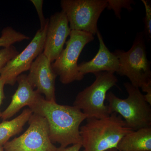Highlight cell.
I'll return each mask as SVG.
<instances>
[{
	"mask_svg": "<svg viewBox=\"0 0 151 151\" xmlns=\"http://www.w3.org/2000/svg\"><path fill=\"white\" fill-rule=\"evenodd\" d=\"M33 113L46 119L52 142L58 143L60 147L81 144L80 126L87 117L74 106L61 105L56 101L46 100L41 95L29 107Z\"/></svg>",
	"mask_w": 151,
	"mask_h": 151,
	"instance_id": "6da1fadb",
	"label": "cell"
},
{
	"mask_svg": "<svg viewBox=\"0 0 151 151\" xmlns=\"http://www.w3.org/2000/svg\"><path fill=\"white\" fill-rule=\"evenodd\" d=\"M80 127L83 151H105L117 148L120 140L133 131L119 114L112 113L101 119H87Z\"/></svg>",
	"mask_w": 151,
	"mask_h": 151,
	"instance_id": "7a4b0ae2",
	"label": "cell"
},
{
	"mask_svg": "<svg viewBox=\"0 0 151 151\" xmlns=\"http://www.w3.org/2000/svg\"><path fill=\"white\" fill-rule=\"evenodd\" d=\"M124 86L128 94L126 99L117 97L111 91L107 93L110 114L115 113L122 116L133 131L151 127V105L146 102L144 94L129 82L124 83Z\"/></svg>",
	"mask_w": 151,
	"mask_h": 151,
	"instance_id": "3957f363",
	"label": "cell"
},
{
	"mask_svg": "<svg viewBox=\"0 0 151 151\" xmlns=\"http://www.w3.org/2000/svg\"><path fill=\"white\" fill-rule=\"evenodd\" d=\"M144 36V33H139L128 51L117 49L113 52L119 61L116 73L127 76L131 84L138 88L151 82V62L147 57Z\"/></svg>",
	"mask_w": 151,
	"mask_h": 151,
	"instance_id": "277c9868",
	"label": "cell"
},
{
	"mask_svg": "<svg viewBox=\"0 0 151 151\" xmlns=\"http://www.w3.org/2000/svg\"><path fill=\"white\" fill-rule=\"evenodd\" d=\"M94 74L95 81L78 93L73 105L80 109L87 119H103L111 115L105 101L108 91L117 85L118 78L114 73L106 71Z\"/></svg>",
	"mask_w": 151,
	"mask_h": 151,
	"instance_id": "5b68a950",
	"label": "cell"
},
{
	"mask_svg": "<svg viewBox=\"0 0 151 151\" xmlns=\"http://www.w3.org/2000/svg\"><path fill=\"white\" fill-rule=\"evenodd\" d=\"M65 48L51 63L55 73L64 84L81 81L84 78L78 70V58L84 47L94 38L91 34L80 31L71 30Z\"/></svg>",
	"mask_w": 151,
	"mask_h": 151,
	"instance_id": "8992f818",
	"label": "cell"
},
{
	"mask_svg": "<svg viewBox=\"0 0 151 151\" xmlns=\"http://www.w3.org/2000/svg\"><path fill=\"white\" fill-rule=\"evenodd\" d=\"M107 0H62L60 6L71 30L97 34V22L107 8Z\"/></svg>",
	"mask_w": 151,
	"mask_h": 151,
	"instance_id": "52a82bcc",
	"label": "cell"
},
{
	"mask_svg": "<svg viewBox=\"0 0 151 151\" xmlns=\"http://www.w3.org/2000/svg\"><path fill=\"white\" fill-rule=\"evenodd\" d=\"M27 130L22 134L3 146L5 151H55L57 148L49 136L45 118L33 113Z\"/></svg>",
	"mask_w": 151,
	"mask_h": 151,
	"instance_id": "ba28073f",
	"label": "cell"
},
{
	"mask_svg": "<svg viewBox=\"0 0 151 151\" xmlns=\"http://www.w3.org/2000/svg\"><path fill=\"white\" fill-rule=\"evenodd\" d=\"M48 22L43 29L38 30L26 48L2 69L0 76L4 80L6 84L14 85L19 76L29 70L35 60L43 52Z\"/></svg>",
	"mask_w": 151,
	"mask_h": 151,
	"instance_id": "9c48e42d",
	"label": "cell"
},
{
	"mask_svg": "<svg viewBox=\"0 0 151 151\" xmlns=\"http://www.w3.org/2000/svg\"><path fill=\"white\" fill-rule=\"evenodd\" d=\"M51 63L42 52L32 63L27 78L32 86L36 88L40 94H44L46 100L56 101L55 84L57 75Z\"/></svg>",
	"mask_w": 151,
	"mask_h": 151,
	"instance_id": "30bf717a",
	"label": "cell"
},
{
	"mask_svg": "<svg viewBox=\"0 0 151 151\" xmlns=\"http://www.w3.org/2000/svg\"><path fill=\"white\" fill-rule=\"evenodd\" d=\"M71 31L69 23L63 11L57 12L49 19L43 53L51 63L59 56Z\"/></svg>",
	"mask_w": 151,
	"mask_h": 151,
	"instance_id": "8fae6325",
	"label": "cell"
},
{
	"mask_svg": "<svg viewBox=\"0 0 151 151\" xmlns=\"http://www.w3.org/2000/svg\"><path fill=\"white\" fill-rule=\"evenodd\" d=\"M97 35L99 42L97 54L91 60L78 65L79 72L84 76L87 73L94 74L103 71L114 73L119 70V61L117 57L108 50L99 31Z\"/></svg>",
	"mask_w": 151,
	"mask_h": 151,
	"instance_id": "7c38bea8",
	"label": "cell"
},
{
	"mask_svg": "<svg viewBox=\"0 0 151 151\" xmlns=\"http://www.w3.org/2000/svg\"><path fill=\"white\" fill-rule=\"evenodd\" d=\"M18 88L12 97L9 105L2 112L1 119L6 121L15 115L26 106L29 108L41 96L29 82L27 75L21 74L17 78Z\"/></svg>",
	"mask_w": 151,
	"mask_h": 151,
	"instance_id": "4fadbf2b",
	"label": "cell"
},
{
	"mask_svg": "<svg viewBox=\"0 0 151 151\" xmlns=\"http://www.w3.org/2000/svg\"><path fill=\"white\" fill-rule=\"evenodd\" d=\"M116 148L119 151H151V127L142 128L125 135Z\"/></svg>",
	"mask_w": 151,
	"mask_h": 151,
	"instance_id": "5bb4252c",
	"label": "cell"
},
{
	"mask_svg": "<svg viewBox=\"0 0 151 151\" xmlns=\"http://www.w3.org/2000/svg\"><path fill=\"white\" fill-rule=\"evenodd\" d=\"M32 114L29 108H26L12 120L3 121L0 124V145L4 146L11 137L21 132Z\"/></svg>",
	"mask_w": 151,
	"mask_h": 151,
	"instance_id": "9a60e30c",
	"label": "cell"
},
{
	"mask_svg": "<svg viewBox=\"0 0 151 151\" xmlns=\"http://www.w3.org/2000/svg\"><path fill=\"white\" fill-rule=\"evenodd\" d=\"M29 37L22 33L17 31L11 27L3 29L0 37V47H9L17 42L27 40Z\"/></svg>",
	"mask_w": 151,
	"mask_h": 151,
	"instance_id": "2e32d148",
	"label": "cell"
},
{
	"mask_svg": "<svg viewBox=\"0 0 151 151\" xmlns=\"http://www.w3.org/2000/svg\"><path fill=\"white\" fill-rule=\"evenodd\" d=\"M108 4L107 8L108 10H113L116 16L121 19V12L122 8L127 9L128 11L132 10L131 4L134 1L132 0H107Z\"/></svg>",
	"mask_w": 151,
	"mask_h": 151,
	"instance_id": "e0dca14e",
	"label": "cell"
},
{
	"mask_svg": "<svg viewBox=\"0 0 151 151\" xmlns=\"http://www.w3.org/2000/svg\"><path fill=\"white\" fill-rule=\"evenodd\" d=\"M19 53L13 45L0 50V73L7 63Z\"/></svg>",
	"mask_w": 151,
	"mask_h": 151,
	"instance_id": "ac0fdd59",
	"label": "cell"
},
{
	"mask_svg": "<svg viewBox=\"0 0 151 151\" xmlns=\"http://www.w3.org/2000/svg\"><path fill=\"white\" fill-rule=\"evenodd\" d=\"M145 9V17L144 19L145 33L149 39L151 37V5L150 2L145 0H142Z\"/></svg>",
	"mask_w": 151,
	"mask_h": 151,
	"instance_id": "d6986e66",
	"label": "cell"
},
{
	"mask_svg": "<svg viewBox=\"0 0 151 151\" xmlns=\"http://www.w3.org/2000/svg\"><path fill=\"white\" fill-rule=\"evenodd\" d=\"M30 1L33 4L35 7L38 16L39 18L40 23V29H43L45 27L47 23L49 20L48 19H45L44 16L42 6H43V1L42 0H31Z\"/></svg>",
	"mask_w": 151,
	"mask_h": 151,
	"instance_id": "ffe728a7",
	"label": "cell"
},
{
	"mask_svg": "<svg viewBox=\"0 0 151 151\" xmlns=\"http://www.w3.org/2000/svg\"><path fill=\"white\" fill-rule=\"evenodd\" d=\"M5 84L4 80L0 76V118L2 116V112L1 111V106L3 100L5 98L4 88Z\"/></svg>",
	"mask_w": 151,
	"mask_h": 151,
	"instance_id": "44dd1931",
	"label": "cell"
},
{
	"mask_svg": "<svg viewBox=\"0 0 151 151\" xmlns=\"http://www.w3.org/2000/svg\"><path fill=\"white\" fill-rule=\"evenodd\" d=\"M81 147L82 146L81 144H76L66 147H60L57 148L55 151H80Z\"/></svg>",
	"mask_w": 151,
	"mask_h": 151,
	"instance_id": "7402d4cb",
	"label": "cell"
},
{
	"mask_svg": "<svg viewBox=\"0 0 151 151\" xmlns=\"http://www.w3.org/2000/svg\"><path fill=\"white\" fill-rule=\"evenodd\" d=\"M105 151H119V150L116 148H113L108 149Z\"/></svg>",
	"mask_w": 151,
	"mask_h": 151,
	"instance_id": "603a6c76",
	"label": "cell"
},
{
	"mask_svg": "<svg viewBox=\"0 0 151 151\" xmlns=\"http://www.w3.org/2000/svg\"><path fill=\"white\" fill-rule=\"evenodd\" d=\"M0 151H5L3 146L0 145Z\"/></svg>",
	"mask_w": 151,
	"mask_h": 151,
	"instance_id": "cb8c5ba5",
	"label": "cell"
}]
</instances>
